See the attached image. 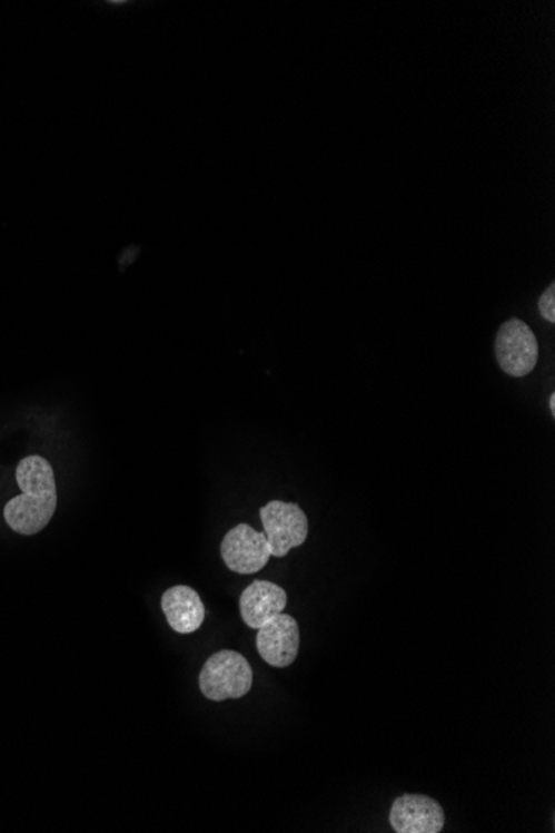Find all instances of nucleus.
Listing matches in <instances>:
<instances>
[{"label": "nucleus", "mask_w": 555, "mask_h": 833, "mask_svg": "<svg viewBox=\"0 0 555 833\" xmlns=\"http://www.w3.org/2000/svg\"><path fill=\"white\" fill-rule=\"evenodd\" d=\"M539 312L547 322L555 323V285L551 283L549 288L541 295Z\"/></svg>", "instance_id": "nucleus-10"}, {"label": "nucleus", "mask_w": 555, "mask_h": 833, "mask_svg": "<svg viewBox=\"0 0 555 833\" xmlns=\"http://www.w3.org/2000/svg\"><path fill=\"white\" fill-rule=\"evenodd\" d=\"M288 596L270 581H254L240 597L241 619L250 629L258 630L285 610Z\"/></svg>", "instance_id": "nucleus-8"}, {"label": "nucleus", "mask_w": 555, "mask_h": 833, "mask_svg": "<svg viewBox=\"0 0 555 833\" xmlns=\"http://www.w3.org/2000/svg\"><path fill=\"white\" fill-rule=\"evenodd\" d=\"M201 694L214 703L240 699L254 686V670L250 663L235 650H220L208 657L198 677Z\"/></svg>", "instance_id": "nucleus-2"}, {"label": "nucleus", "mask_w": 555, "mask_h": 833, "mask_svg": "<svg viewBox=\"0 0 555 833\" xmlns=\"http://www.w3.org/2000/svg\"><path fill=\"white\" fill-rule=\"evenodd\" d=\"M257 649L261 659L270 666H291L298 657L299 627L295 617L288 614H278L258 629Z\"/></svg>", "instance_id": "nucleus-7"}, {"label": "nucleus", "mask_w": 555, "mask_h": 833, "mask_svg": "<svg viewBox=\"0 0 555 833\" xmlns=\"http://www.w3.org/2000/svg\"><path fill=\"white\" fill-rule=\"evenodd\" d=\"M444 822L443 807L427 795H402L389 812V824L398 833H439Z\"/></svg>", "instance_id": "nucleus-6"}, {"label": "nucleus", "mask_w": 555, "mask_h": 833, "mask_svg": "<svg viewBox=\"0 0 555 833\" xmlns=\"http://www.w3.org/2000/svg\"><path fill=\"white\" fill-rule=\"evenodd\" d=\"M22 494L3 508V518L12 531L33 536L46 529L57 509V486L53 468L46 458L27 457L16 470Z\"/></svg>", "instance_id": "nucleus-1"}, {"label": "nucleus", "mask_w": 555, "mask_h": 833, "mask_svg": "<svg viewBox=\"0 0 555 833\" xmlns=\"http://www.w3.org/2000/svg\"><path fill=\"white\" fill-rule=\"evenodd\" d=\"M220 552L227 568L238 575H257L271 558L267 535L244 522L227 532Z\"/></svg>", "instance_id": "nucleus-5"}, {"label": "nucleus", "mask_w": 555, "mask_h": 833, "mask_svg": "<svg viewBox=\"0 0 555 833\" xmlns=\"http://www.w3.org/2000/svg\"><path fill=\"white\" fill-rule=\"evenodd\" d=\"M496 357L504 373L514 378L527 376L539 357V345L529 325L519 318L504 323L496 336Z\"/></svg>", "instance_id": "nucleus-4"}, {"label": "nucleus", "mask_w": 555, "mask_h": 833, "mask_svg": "<svg viewBox=\"0 0 555 833\" xmlns=\"http://www.w3.org/2000/svg\"><path fill=\"white\" fill-rule=\"evenodd\" d=\"M260 518L275 558H285L291 549L305 545L308 518L296 502L270 501L260 509Z\"/></svg>", "instance_id": "nucleus-3"}, {"label": "nucleus", "mask_w": 555, "mask_h": 833, "mask_svg": "<svg viewBox=\"0 0 555 833\" xmlns=\"http://www.w3.org/2000/svg\"><path fill=\"white\" fill-rule=\"evenodd\" d=\"M549 406L551 411H553V416H555V393L551 394Z\"/></svg>", "instance_id": "nucleus-11"}, {"label": "nucleus", "mask_w": 555, "mask_h": 833, "mask_svg": "<svg viewBox=\"0 0 555 833\" xmlns=\"http://www.w3.org/2000/svg\"><path fill=\"white\" fill-rule=\"evenodd\" d=\"M161 610L168 626L178 634H191L200 629L205 620V606L195 589L175 586L161 596Z\"/></svg>", "instance_id": "nucleus-9"}]
</instances>
